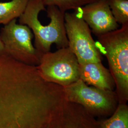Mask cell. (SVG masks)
I'll return each mask as SVG.
<instances>
[{"instance_id": "1", "label": "cell", "mask_w": 128, "mask_h": 128, "mask_svg": "<svg viewBox=\"0 0 128 128\" xmlns=\"http://www.w3.org/2000/svg\"><path fill=\"white\" fill-rule=\"evenodd\" d=\"M46 6L43 0H30L19 23L27 25L34 37V46L41 55L50 51L53 44L58 48H68L64 14L55 6Z\"/></svg>"}, {"instance_id": "2", "label": "cell", "mask_w": 128, "mask_h": 128, "mask_svg": "<svg viewBox=\"0 0 128 128\" xmlns=\"http://www.w3.org/2000/svg\"><path fill=\"white\" fill-rule=\"evenodd\" d=\"M97 38L98 46L107 60L114 80L119 104H126L128 99V24Z\"/></svg>"}, {"instance_id": "3", "label": "cell", "mask_w": 128, "mask_h": 128, "mask_svg": "<svg viewBox=\"0 0 128 128\" xmlns=\"http://www.w3.org/2000/svg\"><path fill=\"white\" fill-rule=\"evenodd\" d=\"M0 38L6 55L28 65L40 64L42 55L33 45L34 35L27 25L17 24L14 19L2 28Z\"/></svg>"}, {"instance_id": "4", "label": "cell", "mask_w": 128, "mask_h": 128, "mask_svg": "<svg viewBox=\"0 0 128 128\" xmlns=\"http://www.w3.org/2000/svg\"><path fill=\"white\" fill-rule=\"evenodd\" d=\"M36 68L41 76L46 81L63 87L80 79L78 61L68 47L43 54Z\"/></svg>"}, {"instance_id": "5", "label": "cell", "mask_w": 128, "mask_h": 128, "mask_svg": "<svg viewBox=\"0 0 128 128\" xmlns=\"http://www.w3.org/2000/svg\"><path fill=\"white\" fill-rule=\"evenodd\" d=\"M64 20L68 47L79 63L102 62V54L92 36L91 30L78 12H65Z\"/></svg>"}, {"instance_id": "6", "label": "cell", "mask_w": 128, "mask_h": 128, "mask_svg": "<svg viewBox=\"0 0 128 128\" xmlns=\"http://www.w3.org/2000/svg\"><path fill=\"white\" fill-rule=\"evenodd\" d=\"M64 88L69 101L81 105L92 115L112 114L118 106L115 91L89 86L80 79Z\"/></svg>"}, {"instance_id": "7", "label": "cell", "mask_w": 128, "mask_h": 128, "mask_svg": "<svg viewBox=\"0 0 128 128\" xmlns=\"http://www.w3.org/2000/svg\"><path fill=\"white\" fill-rule=\"evenodd\" d=\"M97 37L115 30L119 27L108 0H99L76 10Z\"/></svg>"}, {"instance_id": "8", "label": "cell", "mask_w": 128, "mask_h": 128, "mask_svg": "<svg viewBox=\"0 0 128 128\" xmlns=\"http://www.w3.org/2000/svg\"><path fill=\"white\" fill-rule=\"evenodd\" d=\"M80 79L87 85L106 90L114 91L115 83L109 69L102 62L79 63Z\"/></svg>"}, {"instance_id": "9", "label": "cell", "mask_w": 128, "mask_h": 128, "mask_svg": "<svg viewBox=\"0 0 128 128\" xmlns=\"http://www.w3.org/2000/svg\"><path fill=\"white\" fill-rule=\"evenodd\" d=\"M30 0H12L0 2V24L6 25L19 18L24 12Z\"/></svg>"}, {"instance_id": "10", "label": "cell", "mask_w": 128, "mask_h": 128, "mask_svg": "<svg viewBox=\"0 0 128 128\" xmlns=\"http://www.w3.org/2000/svg\"><path fill=\"white\" fill-rule=\"evenodd\" d=\"M100 128H128V107L119 104L112 116L100 122Z\"/></svg>"}, {"instance_id": "11", "label": "cell", "mask_w": 128, "mask_h": 128, "mask_svg": "<svg viewBox=\"0 0 128 128\" xmlns=\"http://www.w3.org/2000/svg\"><path fill=\"white\" fill-rule=\"evenodd\" d=\"M116 22L122 25L128 24V0H108Z\"/></svg>"}, {"instance_id": "12", "label": "cell", "mask_w": 128, "mask_h": 128, "mask_svg": "<svg viewBox=\"0 0 128 128\" xmlns=\"http://www.w3.org/2000/svg\"><path fill=\"white\" fill-rule=\"evenodd\" d=\"M99 0H43L45 6H55L63 12L78 8Z\"/></svg>"}, {"instance_id": "13", "label": "cell", "mask_w": 128, "mask_h": 128, "mask_svg": "<svg viewBox=\"0 0 128 128\" xmlns=\"http://www.w3.org/2000/svg\"><path fill=\"white\" fill-rule=\"evenodd\" d=\"M4 54H5L3 44L2 43V41L1 40V39L0 38V55H4Z\"/></svg>"}]
</instances>
